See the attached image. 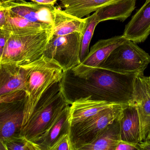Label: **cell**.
<instances>
[{
    "label": "cell",
    "mask_w": 150,
    "mask_h": 150,
    "mask_svg": "<svg viewBox=\"0 0 150 150\" xmlns=\"http://www.w3.org/2000/svg\"><path fill=\"white\" fill-rule=\"evenodd\" d=\"M145 142H149V143H150V137H149V138L148 139H147L146 141H145Z\"/></svg>",
    "instance_id": "31"
},
{
    "label": "cell",
    "mask_w": 150,
    "mask_h": 150,
    "mask_svg": "<svg viewBox=\"0 0 150 150\" xmlns=\"http://www.w3.org/2000/svg\"><path fill=\"white\" fill-rule=\"evenodd\" d=\"M127 40L122 35L99 40L91 47L86 58L71 72L79 78H86L100 66L114 50Z\"/></svg>",
    "instance_id": "9"
},
{
    "label": "cell",
    "mask_w": 150,
    "mask_h": 150,
    "mask_svg": "<svg viewBox=\"0 0 150 150\" xmlns=\"http://www.w3.org/2000/svg\"><path fill=\"white\" fill-rule=\"evenodd\" d=\"M134 97L140 122V142H145L150 137V76H136Z\"/></svg>",
    "instance_id": "11"
},
{
    "label": "cell",
    "mask_w": 150,
    "mask_h": 150,
    "mask_svg": "<svg viewBox=\"0 0 150 150\" xmlns=\"http://www.w3.org/2000/svg\"><path fill=\"white\" fill-rule=\"evenodd\" d=\"M30 1L40 5H47V6H54L57 1V0H30Z\"/></svg>",
    "instance_id": "28"
},
{
    "label": "cell",
    "mask_w": 150,
    "mask_h": 150,
    "mask_svg": "<svg viewBox=\"0 0 150 150\" xmlns=\"http://www.w3.org/2000/svg\"><path fill=\"white\" fill-rule=\"evenodd\" d=\"M0 143L1 150H42L39 144L21 134L0 139Z\"/></svg>",
    "instance_id": "22"
},
{
    "label": "cell",
    "mask_w": 150,
    "mask_h": 150,
    "mask_svg": "<svg viewBox=\"0 0 150 150\" xmlns=\"http://www.w3.org/2000/svg\"><path fill=\"white\" fill-rule=\"evenodd\" d=\"M10 35L11 33L7 30L0 29V55L2 54Z\"/></svg>",
    "instance_id": "25"
},
{
    "label": "cell",
    "mask_w": 150,
    "mask_h": 150,
    "mask_svg": "<svg viewBox=\"0 0 150 150\" xmlns=\"http://www.w3.org/2000/svg\"><path fill=\"white\" fill-rule=\"evenodd\" d=\"M150 35V0H146L126 24L123 35L128 40L140 43L144 42Z\"/></svg>",
    "instance_id": "13"
},
{
    "label": "cell",
    "mask_w": 150,
    "mask_h": 150,
    "mask_svg": "<svg viewBox=\"0 0 150 150\" xmlns=\"http://www.w3.org/2000/svg\"><path fill=\"white\" fill-rule=\"evenodd\" d=\"M15 0H0V2H8L14 1Z\"/></svg>",
    "instance_id": "30"
},
{
    "label": "cell",
    "mask_w": 150,
    "mask_h": 150,
    "mask_svg": "<svg viewBox=\"0 0 150 150\" xmlns=\"http://www.w3.org/2000/svg\"><path fill=\"white\" fill-rule=\"evenodd\" d=\"M71 102L66 96L61 81L52 86L38 103L21 135L38 144L56 115Z\"/></svg>",
    "instance_id": "3"
},
{
    "label": "cell",
    "mask_w": 150,
    "mask_h": 150,
    "mask_svg": "<svg viewBox=\"0 0 150 150\" xmlns=\"http://www.w3.org/2000/svg\"><path fill=\"white\" fill-rule=\"evenodd\" d=\"M53 35V29L27 35L11 34L2 54L0 64H27L41 57Z\"/></svg>",
    "instance_id": "4"
},
{
    "label": "cell",
    "mask_w": 150,
    "mask_h": 150,
    "mask_svg": "<svg viewBox=\"0 0 150 150\" xmlns=\"http://www.w3.org/2000/svg\"><path fill=\"white\" fill-rule=\"evenodd\" d=\"M9 9L2 2H0V29L5 27L8 18Z\"/></svg>",
    "instance_id": "26"
},
{
    "label": "cell",
    "mask_w": 150,
    "mask_h": 150,
    "mask_svg": "<svg viewBox=\"0 0 150 150\" xmlns=\"http://www.w3.org/2000/svg\"><path fill=\"white\" fill-rule=\"evenodd\" d=\"M82 35L76 32L63 36L52 35L44 55L57 62L64 72L71 71L81 63Z\"/></svg>",
    "instance_id": "8"
},
{
    "label": "cell",
    "mask_w": 150,
    "mask_h": 150,
    "mask_svg": "<svg viewBox=\"0 0 150 150\" xmlns=\"http://www.w3.org/2000/svg\"><path fill=\"white\" fill-rule=\"evenodd\" d=\"M141 150L139 144H136L130 142L121 140L118 143L115 150Z\"/></svg>",
    "instance_id": "27"
},
{
    "label": "cell",
    "mask_w": 150,
    "mask_h": 150,
    "mask_svg": "<svg viewBox=\"0 0 150 150\" xmlns=\"http://www.w3.org/2000/svg\"><path fill=\"white\" fill-rule=\"evenodd\" d=\"M37 60L23 65L0 64V103L25 99L30 75Z\"/></svg>",
    "instance_id": "6"
},
{
    "label": "cell",
    "mask_w": 150,
    "mask_h": 150,
    "mask_svg": "<svg viewBox=\"0 0 150 150\" xmlns=\"http://www.w3.org/2000/svg\"><path fill=\"white\" fill-rule=\"evenodd\" d=\"M100 23L96 17V12L86 18V23L82 32L81 41L80 60L81 62L86 58L89 53V48L95 30Z\"/></svg>",
    "instance_id": "23"
},
{
    "label": "cell",
    "mask_w": 150,
    "mask_h": 150,
    "mask_svg": "<svg viewBox=\"0 0 150 150\" xmlns=\"http://www.w3.org/2000/svg\"><path fill=\"white\" fill-rule=\"evenodd\" d=\"M137 0H121L108 5L96 11L99 23L108 20L121 22L130 16L136 8Z\"/></svg>",
    "instance_id": "20"
},
{
    "label": "cell",
    "mask_w": 150,
    "mask_h": 150,
    "mask_svg": "<svg viewBox=\"0 0 150 150\" xmlns=\"http://www.w3.org/2000/svg\"><path fill=\"white\" fill-rule=\"evenodd\" d=\"M64 74L63 68L52 59L43 54L37 60L30 75L24 99L22 129L28 122L38 103L45 93L54 84L61 81Z\"/></svg>",
    "instance_id": "2"
},
{
    "label": "cell",
    "mask_w": 150,
    "mask_h": 150,
    "mask_svg": "<svg viewBox=\"0 0 150 150\" xmlns=\"http://www.w3.org/2000/svg\"><path fill=\"white\" fill-rule=\"evenodd\" d=\"M120 117L108 125L94 140L79 146L76 150H115L121 140Z\"/></svg>",
    "instance_id": "15"
},
{
    "label": "cell",
    "mask_w": 150,
    "mask_h": 150,
    "mask_svg": "<svg viewBox=\"0 0 150 150\" xmlns=\"http://www.w3.org/2000/svg\"><path fill=\"white\" fill-rule=\"evenodd\" d=\"M86 18H79L56 7L53 35L63 36L72 33H82Z\"/></svg>",
    "instance_id": "19"
},
{
    "label": "cell",
    "mask_w": 150,
    "mask_h": 150,
    "mask_svg": "<svg viewBox=\"0 0 150 150\" xmlns=\"http://www.w3.org/2000/svg\"><path fill=\"white\" fill-rule=\"evenodd\" d=\"M50 150H75L72 142L71 129L61 134Z\"/></svg>",
    "instance_id": "24"
},
{
    "label": "cell",
    "mask_w": 150,
    "mask_h": 150,
    "mask_svg": "<svg viewBox=\"0 0 150 150\" xmlns=\"http://www.w3.org/2000/svg\"><path fill=\"white\" fill-rule=\"evenodd\" d=\"M150 55L135 42L127 39L117 47L99 67L123 74H144ZM98 67V68H99Z\"/></svg>",
    "instance_id": "5"
},
{
    "label": "cell",
    "mask_w": 150,
    "mask_h": 150,
    "mask_svg": "<svg viewBox=\"0 0 150 150\" xmlns=\"http://www.w3.org/2000/svg\"><path fill=\"white\" fill-rule=\"evenodd\" d=\"M137 75L123 74L99 68L86 78L64 72L61 81L64 91L72 102L81 97L124 105H135L134 81Z\"/></svg>",
    "instance_id": "1"
},
{
    "label": "cell",
    "mask_w": 150,
    "mask_h": 150,
    "mask_svg": "<svg viewBox=\"0 0 150 150\" xmlns=\"http://www.w3.org/2000/svg\"><path fill=\"white\" fill-rule=\"evenodd\" d=\"M121 139L138 144L140 141V122L136 105H125L119 117Z\"/></svg>",
    "instance_id": "16"
},
{
    "label": "cell",
    "mask_w": 150,
    "mask_h": 150,
    "mask_svg": "<svg viewBox=\"0 0 150 150\" xmlns=\"http://www.w3.org/2000/svg\"><path fill=\"white\" fill-rule=\"evenodd\" d=\"M125 106L113 104L71 127V138L75 150L79 146L93 141L108 125L118 118Z\"/></svg>",
    "instance_id": "7"
},
{
    "label": "cell",
    "mask_w": 150,
    "mask_h": 150,
    "mask_svg": "<svg viewBox=\"0 0 150 150\" xmlns=\"http://www.w3.org/2000/svg\"><path fill=\"white\" fill-rule=\"evenodd\" d=\"M114 104L117 103L93 100L91 96L75 99L69 107L68 121L70 127L71 128Z\"/></svg>",
    "instance_id": "14"
},
{
    "label": "cell",
    "mask_w": 150,
    "mask_h": 150,
    "mask_svg": "<svg viewBox=\"0 0 150 150\" xmlns=\"http://www.w3.org/2000/svg\"><path fill=\"white\" fill-rule=\"evenodd\" d=\"M2 29L7 30L10 31L11 34L27 35L38 33L53 28L44 24L30 21L23 17L13 13L9 10V14L6 23Z\"/></svg>",
    "instance_id": "21"
},
{
    "label": "cell",
    "mask_w": 150,
    "mask_h": 150,
    "mask_svg": "<svg viewBox=\"0 0 150 150\" xmlns=\"http://www.w3.org/2000/svg\"><path fill=\"white\" fill-rule=\"evenodd\" d=\"M13 13L23 17L29 21L44 24L53 28L55 12L54 6L40 5L26 0H15L2 2Z\"/></svg>",
    "instance_id": "10"
},
{
    "label": "cell",
    "mask_w": 150,
    "mask_h": 150,
    "mask_svg": "<svg viewBox=\"0 0 150 150\" xmlns=\"http://www.w3.org/2000/svg\"><path fill=\"white\" fill-rule=\"evenodd\" d=\"M139 145L141 150H150V143L149 142H140Z\"/></svg>",
    "instance_id": "29"
},
{
    "label": "cell",
    "mask_w": 150,
    "mask_h": 150,
    "mask_svg": "<svg viewBox=\"0 0 150 150\" xmlns=\"http://www.w3.org/2000/svg\"><path fill=\"white\" fill-rule=\"evenodd\" d=\"M0 103V139L20 135L24 117V99Z\"/></svg>",
    "instance_id": "12"
},
{
    "label": "cell",
    "mask_w": 150,
    "mask_h": 150,
    "mask_svg": "<svg viewBox=\"0 0 150 150\" xmlns=\"http://www.w3.org/2000/svg\"><path fill=\"white\" fill-rule=\"evenodd\" d=\"M67 13L83 18L100 8L121 0H59Z\"/></svg>",
    "instance_id": "18"
},
{
    "label": "cell",
    "mask_w": 150,
    "mask_h": 150,
    "mask_svg": "<svg viewBox=\"0 0 150 150\" xmlns=\"http://www.w3.org/2000/svg\"><path fill=\"white\" fill-rule=\"evenodd\" d=\"M70 103L66 105L53 118L38 144L42 150H50L58 138L71 129L69 124V107Z\"/></svg>",
    "instance_id": "17"
}]
</instances>
